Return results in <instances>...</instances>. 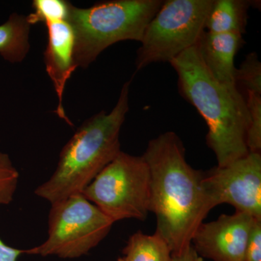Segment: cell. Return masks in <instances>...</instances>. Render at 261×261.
Wrapping results in <instances>:
<instances>
[{
	"label": "cell",
	"instance_id": "cell-1",
	"mask_svg": "<svg viewBox=\"0 0 261 261\" xmlns=\"http://www.w3.org/2000/svg\"><path fill=\"white\" fill-rule=\"evenodd\" d=\"M179 137L166 132L149 141L142 154L150 173V212L157 219L156 232L172 254L192 245L197 228L212 209L202 178L203 172L187 162Z\"/></svg>",
	"mask_w": 261,
	"mask_h": 261
},
{
	"label": "cell",
	"instance_id": "cell-2",
	"mask_svg": "<svg viewBox=\"0 0 261 261\" xmlns=\"http://www.w3.org/2000/svg\"><path fill=\"white\" fill-rule=\"evenodd\" d=\"M178 75V92L205 120L206 143L218 166H224L250 152L247 132L250 116L246 99L214 78L201 57L198 42L170 63Z\"/></svg>",
	"mask_w": 261,
	"mask_h": 261
},
{
	"label": "cell",
	"instance_id": "cell-3",
	"mask_svg": "<svg viewBox=\"0 0 261 261\" xmlns=\"http://www.w3.org/2000/svg\"><path fill=\"white\" fill-rule=\"evenodd\" d=\"M132 80L122 87L111 112L94 115L79 128L60 154L55 172L35 190L51 204L82 195L96 176L121 152L120 133L129 110Z\"/></svg>",
	"mask_w": 261,
	"mask_h": 261
},
{
	"label": "cell",
	"instance_id": "cell-4",
	"mask_svg": "<svg viewBox=\"0 0 261 261\" xmlns=\"http://www.w3.org/2000/svg\"><path fill=\"white\" fill-rule=\"evenodd\" d=\"M162 0H112L89 8L70 5L68 23L74 33V61L87 68L102 51L122 41L140 42Z\"/></svg>",
	"mask_w": 261,
	"mask_h": 261
},
{
	"label": "cell",
	"instance_id": "cell-5",
	"mask_svg": "<svg viewBox=\"0 0 261 261\" xmlns=\"http://www.w3.org/2000/svg\"><path fill=\"white\" fill-rule=\"evenodd\" d=\"M214 0H166L146 27L135 60L137 71L171 63L193 47L205 32Z\"/></svg>",
	"mask_w": 261,
	"mask_h": 261
},
{
	"label": "cell",
	"instance_id": "cell-6",
	"mask_svg": "<svg viewBox=\"0 0 261 261\" xmlns=\"http://www.w3.org/2000/svg\"><path fill=\"white\" fill-rule=\"evenodd\" d=\"M82 195L113 222L143 221L150 212V173L143 156L121 151L84 190Z\"/></svg>",
	"mask_w": 261,
	"mask_h": 261
},
{
	"label": "cell",
	"instance_id": "cell-7",
	"mask_svg": "<svg viewBox=\"0 0 261 261\" xmlns=\"http://www.w3.org/2000/svg\"><path fill=\"white\" fill-rule=\"evenodd\" d=\"M47 240L25 254L64 259L87 255L107 237L114 222L82 195L51 204Z\"/></svg>",
	"mask_w": 261,
	"mask_h": 261
},
{
	"label": "cell",
	"instance_id": "cell-8",
	"mask_svg": "<svg viewBox=\"0 0 261 261\" xmlns=\"http://www.w3.org/2000/svg\"><path fill=\"white\" fill-rule=\"evenodd\" d=\"M204 190L211 209L221 204L261 221V154L249 152L224 166L203 173Z\"/></svg>",
	"mask_w": 261,
	"mask_h": 261
},
{
	"label": "cell",
	"instance_id": "cell-9",
	"mask_svg": "<svg viewBox=\"0 0 261 261\" xmlns=\"http://www.w3.org/2000/svg\"><path fill=\"white\" fill-rule=\"evenodd\" d=\"M255 220L236 212L202 223L192 238L193 247L200 257L213 261H245L247 241Z\"/></svg>",
	"mask_w": 261,
	"mask_h": 261
},
{
	"label": "cell",
	"instance_id": "cell-10",
	"mask_svg": "<svg viewBox=\"0 0 261 261\" xmlns=\"http://www.w3.org/2000/svg\"><path fill=\"white\" fill-rule=\"evenodd\" d=\"M45 25L48 34L44 53L46 70L58 97V106L55 112L70 126H73L65 114L62 102L65 84L77 68L74 61V33L68 20L48 22Z\"/></svg>",
	"mask_w": 261,
	"mask_h": 261
},
{
	"label": "cell",
	"instance_id": "cell-11",
	"mask_svg": "<svg viewBox=\"0 0 261 261\" xmlns=\"http://www.w3.org/2000/svg\"><path fill=\"white\" fill-rule=\"evenodd\" d=\"M245 44L243 35L231 33L205 32L198 42L206 68L220 84L232 91H240L236 82L235 57Z\"/></svg>",
	"mask_w": 261,
	"mask_h": 261
},
{
	"label": "cell",
	"instance_id": "cell-12",
	"mask_svg": "<svg viewBox=\"0 0 261 261\" xmlns=\"http://www.w3.org/2000/svg\"><path fill=\"white\" fill-rule=\"evenodd\" d=\"M253 2L247 0H214L205 22V32L211 34L246 32L248 12Z\"/></svg>",
	"mask_w": 261,
	"mask_h": 261
},
{
	"label": "cell",
	"instance_id": "cell-13",
	"mask_svg": "<svg viewBox=\"0 0 261 261\" xmlns=\"http://www.w3.org/2000/svg\"><path fill=\"white\" fill-rule=\"evenodd\" d=\"M30 23L27 17L13 13L0 25V56L10 63L23 61L30 49Z\"/></svg>",
	"mask_w": 261,
	"mask_h": 261
},
{
	"label": "cell",
	"instance_id": "cell-14",
	"mask_svg": "<svg viewBox=\"0 0 261 261\" xmlns=\"http://www.w3.org/2000/svg\"><path fill=\"white\" fill-rule=\"evenodd\" d=\"M127 261H171L169 245L156 232L152 235L138 231L128 239L123 250Z\"/></svg>",
	"mask_w": 261,
	"mask_h": 261
},
{
	"label": "cell",
	"instance_id": "cell-15",
	"mask_svg": "<svg viewBox=\"0 0 261 261\" xmlns=\"http://www.w3.org/2000/svg\"><path fill=\"white\" fill-rule=\"evenodd\" d=\"M70 3L63 0H34V12L27 16L30 25L48 22L67 20Z\"/></svg>",
	"mask_w": 261,
	"mask_h": 261
},
{
	"label": "cell",
	"instance_id": "cell-16",
	"mask_svg": "<svg viewBox=\"0 0 261 261\" xmlns=\"http://www.w3.org/2000/svg\"><path fill=\"white\" fill-rule=\"evenodd\" d=\"M236 82L245 87L247 92L261 95V63L256 53L247 55L237 68Z\"/></svg>",
	"mask_w": 261,
	"mask_h": 261
},
{
	"label": "cell",
	"instance_id": "cell-17",
	"mask_svg": "<svg viewBox=\"0 0 261 261\" xmlns=\"http://www.w3.org/2000/svg\"><path fill=\"white\" fill-rule=\"evenodd\" d=\"M247 107L250 122L247 132V145L251 152L261 150V95L247 92Z\"/></svg>",
	"mask_w": 261,
	"mask_h": 261
},
{
	"label": "cell",
	"instance_id": "cell-18",
	"mask_svg": "<svg viewBox=\"0 0 261 261\" xmlns=\"http://www.w3.org/2000/svg\"><path fill=\"white\" fill-rule=\"evenodd\" d=\"M18 179V170L9 155L0 152V206L9 205L13 202Z\"/></svg>",
	"mask_w": 261,
	"mask_h": 261
},
{
	"label": "cell",
	"instance_id": "cell-19",
	"mask_svg": "<svg viewBox=\"0 0 261 261\" xmlns=\"http://www.w3.org/2000/svg\"><path fill=\"white\" fill-rule=\"evenodd\" d=\"M245 261H261V221L255 220L250 231Z\"/></svg>",
	"mask_w": 261,
	"mask_h": 261
},
{
	"label": "cell",
	"instance_id": "cell-20",
	"mask_svg": "<svg viewBox=\"0 0 261 261\" xmlns=\"http://www.w3.org/2000/svg\"><path fill=\"white\" fill-rule=\"evenodd\" d=\"M25 250H19L6 245L0 238V261H17Z\"/></svg>",
	"mask_w": 261,
	"mask_h": 261
},
{
	"label": "cell",
	"instance_id": "cell-21",
	"mask_svg": "<svg viewBox=\"0 0 261 261\" xmlns=\"http://www.w3.org/2000/svg\"><path fill=\"white\" fill-rule=\"evenodd\" d=\"M171 261H203L202 257L198 255L192 245L187 247L185 250L172 254Z\"/></svg>",
	"mask_w": 261,
	"mask_h": 261
},
{
	"label": "cell",
	"instance_id": "cell-22",
	"mask_svg": "<svg viewBox=\"0 0 261 261\" xmlns=\"http://www.w3.org/2000/svg\"><path fill=\"white\" fill-rule=\"evenodd\" d=\"M117 261H127L124 257H119Z\"/></svg>",
	"mask_w": 261,
	"mask_h": 261
}]
</instances>
